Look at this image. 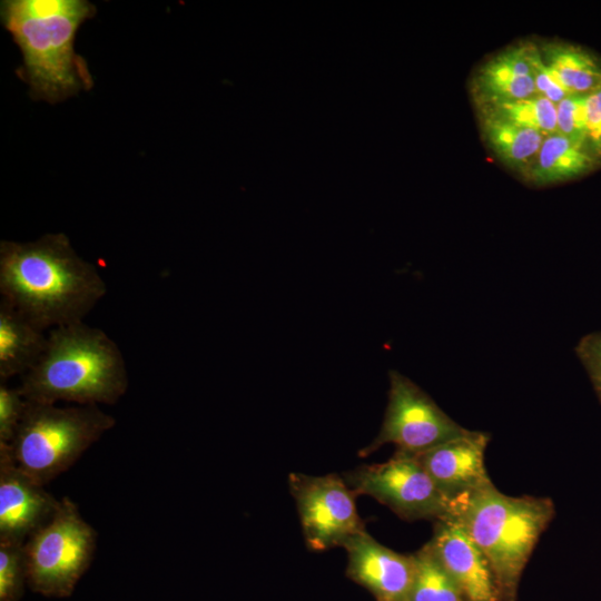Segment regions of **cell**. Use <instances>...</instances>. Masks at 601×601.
I'll return each instance as SVG.
<instances>
[{
	"mask_svg": "<svg viewBox=\"0 0 601 601\" xmlns=\"http://www.w3.org/2000/svg\"><path fill=\"white\" fill-rule=\"evenodd\" d=\"M342 548L347 552V574L377 601H408L415 575L413 554L384 546L366 530L349 538Z\"/></svg>",
	"mask_w": 601,
	"mask_h": 601,
	"instance_id": "7c38bea8",
	"label": "cell"
},
{
	"mask_svg": "<svg viewBox=\"0 0 601 601\" xmlns=\"http://www.w3.org/2000/svg\"><path fill=\"white\" fill-rule=\"evenodd\" d=\"M343 479L356 495L375 499L406 521H436L450 514L451 501L415 455L395 451L386 462L358 466Z\"/></svg>",
	"mask_w": 601,
	"mask_h": 601,
	"instance_id": "ba28073f",
	"label": "cell"
},
{
	"mask_svg": "<svg viewBox=\"0 0 601 601\" xmlns=\"http://www.w3.org/2000/svg\"><path fill=\"white\" fill-rule=\"evenodd\" d=\"M288 483L309 550L322 552L342 546L365 530L356 509V494L339 475L292 473Z\"/></svg>",
	"mask_w": 601,
	"mask_h": 601,
	"instance_id": "9c48e42d",
	"label": "cell"
},
{
	"mask_svg": "<svg viewBox=\"0 0 601 601\" xmlns=\"http://www.w3.org/2000/svg\"><path fill=\"white\" fill-rule=\"evenodd\" d=\"M59 500L16 463L0 442V541L26 543L53 515Z\"/></svg>",
	"mask_w": 601,
	"mask_h": 601,
	"instance_id": "30bf717a",
	"label": "cell"
},
{
	"mask_svg": "<svg viewBox=\"0 0 601 601\" xmlns=\"http://www.w3.org/2000/svg\"><path fill=\"white\" fill-rule=\"evenodd\" d=\"M490 434L470 431L416 456L440 491L454 500L492 484L484 455Z\"/></svg>",
	"mask_w": 601,
	"mask_h": 601,
	"instance_id": "4fadbf2b",
	"label": "cell"
},
{
	"mask_svg": "<svg viewBox=\"0 0 601 601\" xmlns=\"http://www.w3.org/2000/svg\"><path fill=\"white\" fill-rule=\"evenodd\" d=\"M48 335L0 300V382L28 373L40 359Z\"/></svg>",
	"mask_w": 601,
	"mask_h": 601,
	"instance_id": "9a60e30c",
	"label": "cell"
},
{
	"mask_svg": "<svg viewBox=\"0 0 601 601\" xmlns=\"http://www.w3.org/2000/svg\"><path fill=\"white\" fill-rule=\"evenodd\" d=\"M106 293L97 267L62 233L0 243L1 300L43 331L83 322Z\"/></svg>",
	"mask_w": 601,
	"mask_h": 601,
	"instance_id": "6da1fadb",
	"label": "cell"
},
{
	"mask_svg": "<svg viewBox=\"0 0 601 601\" xmlns=\"http://www.w3.org/2000/svg\"><path fill=\"white\" fill-rule=\"evenodd\" d=\"M584 127L588 148L601 159V87L584 96Z\"/></svg>",
	"mask_w": 601,
	"mask_h": 601,
	"instance_id": "484cf974",
	"label": "cell"
},
{
	"mask_svg": "<svg viewBox=\"0 0 601 601\" xmlns=\"http://www.w3.org/2000/svg\"><path fill=\"white\" fill-rule=\"evenodd\" d=\"M388 375V401L381 430L359 456L371 455L385 444L417 455L470 433L410 378L396 371Z\"/></svg>",
	"mask_w": 601,
	"mask_h": 601,
	"instance_id": "52a82bcc",
	"label": "cell"
},
{
	"mask_svg": "<svg viewBox=\"0 0 601 601\" xmlns=\"http://www.w3.org/2000/svg\"><path fill=\"white\" fill-rule=\"evenodd\" d=\"M413 556L415 575L408 601H466L428 543Z\"/></svg>",
	"mask_w": 601,
	"mask_h": 601,
	"instance_id": "d6986e66",
	"label": "cell"
},
{
	"mask_svg": "<svg viewBox=\"0 0 601 601\" xmlns=\"http://www.w3.org/2000/svg\"><path fill=\"white\" fill-rule=\"evenodd\" d=\"M473 93L479 107L538 95L523 45L508 48L481 65L473 79Z\"/></svg>",
	"mask_w": 601,
	"mask_h": 601,
	"instance_id": "5bb4252c",
	"label": "cell"
},
{
	"mask_svg": "<svg viewBox=\"0 0 601 601\" xmlns=\"http://www.w3.org/2000/svg\"><path fill=\"white\" fill-rule=\"evenodd\" d=\"M598 160L585 146L554 132L544 138L526 177L536 185L565 181L591 171Z\"/></svg>",
	"mask_w": 601,
	"mask_h": 601,
	"instance_id": "2e32d148",
	"label": "cell"
},
{
	"mask_svg": "<svg viewBox=\"0 0 601 601\" xmlns=\"http://www.w3.org/2000/svg\"><path fill=\"white\" fill-rule=\"evenodd\" d=\"M555 514L549 497L510 496L493 483L451 501L450 514L487 558L505 601Z\"/></svg>",
	"mask_w": 601,
	"mask_h": 601,
	"instance_id": "277c9868",
	"label": "cell"
},
{
	"mask_svg": "<svg viewBox=\"0 0 601 601\" xmlns=\"http://www.w3.org/2000/svg\"><path fill=\"white\" fill-rule=\"evenodd\" d=\"M26 407L19 386L11 387L0 382V442L11 443Z\"/></svg>",
	"mask_w": 601,
	"mask_h": 601,
	"instance_id": "cb8c5ba5",
	"label": "cell"
},
{
	"mask_svg": "<svg viewBox=\"0 0 601 601\" xmlns=\"http://www.w3.org/2000/svg\"><path fill=\"white\" fill-rule=\"evenodd\" d=\"M575 353L585 367L601 403V332L583 336L575 346Z\"/></svg>",
	"mask_w": 601,
	"mask_h": 601,
	"instance_id": "d4e9b609",
	"label": "cell"
},
{
	"mask_svg": "<svg viewBox=\"0 0 601 601\" xmlns=\"http://www.w3.org/2000/svg\"><path fill=\"white\" fill-rule=\"evenodd\" d=\"M128 386L116 342L105 331L79 322L50 329L43 354L22 376L19 388L27 401L112 405Z\"/></svg>",
	"mask_w": 601,
	"mask_h": 601,
	"instance_id": "3957f363",
	"label": "cell"
},
{
	"mask_svg": "<svg viewBox=\"0 0 601 601\" xmlns=\"http://www.w3.org/2000/svg\"><path fill=\"white\" fill-rule=\"evenodd\" d=\"M28 579L24 543L0 541V601H16Z\"/></svg>",
	"mask_w": 601,
	"mask_h": 601,
	"instance_id": "44dd1931",
	"label": "cell"
},
{
	"mask_svg": "<svg viewBox=\"0 0 601 601\" xmlns=\"http://www.w3.org/2000/svg\"><path fill=\"white\" fill-rule=\"evenodd\" d=\"M96 546V530L63 496L51 519L24 543L30 585L45 594H68L89 566Z\"/></svg>",
	"mask_w": 601,
	"mask_h": 601,
	"instance_id": "8992f818",
	"label": "cell"
},
{
	"mask_svg": "<svg viewBox=\"0 0 601 601\" xmlns=\"http://www.w3.org/2000/svg\"><path fill=\"white\" fill-rule=\"evenodd\" d=\"M427 543L466 601H505L487 558L456 521H434Z\"/></svg>",
	"mask_w": 601,
	"mask_h": 601,
	"instance_id": "8fae6325",
	"label": "cell"
},
{
	"mask_svg": "<svg viewBox=\"0 0 601 601\" xmlns=\"http://www.w3.org/2000/svg\"><path fill=\"white\" fill-rule=\"evenodd\" d=\"M556 125L558 132L588 148L584 127V96H568L556 105Z\"/></svg>",
	"mask_w": 601,
	"mask_h": 601,
	"instance_id": "603a6c76",
	"label": "cell"
},
{
	"mask_svg": "<svg viewBox=\"0 0 601 601\" xmlns=\"http://www.w3.org/2000/svg\"><path fill=\"white\" fill-rule=\"evenodd\" d=\"M480 120L482 135L495 156L528 176L546 135L484 112H480Z\"/></svg>",
	"mask_w": 601,
	"mask_h": 601,
	"instance_id": "e0dca14e",
	"label": "cell"
},
{
	"mask_svg": "<svg viewBox=\"0 0 601 601\" xmlns=\"http://www.w3.org/2000/svg\"><path fill=\"white\" fill-rule=\"evenodd\" d=\"M95 14V4L87 0L1 1V22L22 55L17 75L29 85L33 100L61 102L92 88L75 40L79 27Z\"/></svg>",
	"mask_w": 601,
	"mask_h": 601,
	"instance_id": "7a4b0ae2",
	"label": "cell"
},
{
	"mask_svg": "<svg viewBox=\"0 0 601 601\" xmlns=\"http://www.w3.org/2000/svg\"><path fill=\"white\" fill-rule=\"evenodd\" d=\"M540 50L544 62L569 96H587L601 87V59L587 49L550 41Z\"/></svg>",
	"mask_w": 601,
	"mask_h": 601,
	"instance_id": "ac0fdd59",
	"label": "cell"
},
{
	"mask_svg": "<svg viewBox=\"0 0 601 601\" xmlns=\"http://www.w3.org/2000/svg\"><path fill=\"white\" fill-rule=\"evenodd\" d=\"M522 45L534 79L536 93L558 105L569 96L568 92L560 86L544 62L540 48L531 41L522 42Z\"/></svg>",
	"mask_w": 601,
	"mask_h": 601,
	"instance_id": "7402d4cb",
	"label": "cell"
},
{
	"mask_svg": "<svg viewBox=\"0 0 601 601\" xmlns=\"http://www.w3.org/2000/svg\"><path fill=\"white\" fill-rule=\"evenodd\" d=\"M116 424L99 405L58 406L26 400L10 447L18 466L45 485L69 470Z\"/></svg>",
	"mask_w": 601,
	"mask_h": 601,
	"instance_id": "5b68a950",
	"label": "cell"
},
{
	"mask_svg": "<svg viewBox=\"0 0 601 601\" xmlns=\"http://www.w3.org/2000/svg\"><path fill=\"white\" fill-rule=\"evenodd\" d=\"M479 110L523 127L536 129L546 136L558 132L556 105L539 95L515 101L479 107Z\"/></svg>",
	"mask_w": 601,
	"mask_h": 601,
	"instance_id": "ffe728a7",
	"label": "cell"
}]
</instances>
